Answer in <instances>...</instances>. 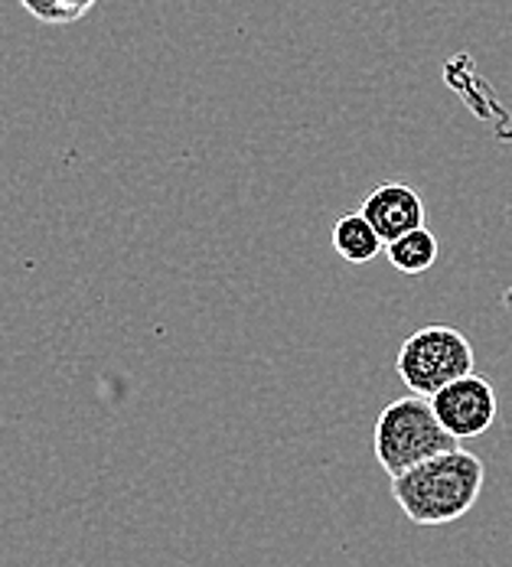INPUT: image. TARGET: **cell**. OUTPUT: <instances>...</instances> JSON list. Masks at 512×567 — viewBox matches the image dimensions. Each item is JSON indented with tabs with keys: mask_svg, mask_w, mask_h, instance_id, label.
I'll list each match as a JSON object with an SVG mask.
<instances>
[{
	"mask_svg": "<svg viewBox=\"0 0 512 567\" xmlns=\"http://www.w3.org/2000/svg\"><path fill=\"white\" fill-rule=\"evenodd\" d=\"M487 466L463 447L428 456L392 476V499L414 525L434 528L463 518L483 493Z\"/></svg>",
	"mask_w": 512,
	"mask_h": 567,
	"instance_id": "1",
	"label": "cell"
},
{
	"mask_svg": "<svg viewBox=\"0 0 512 567\" xmlns=\"http://www.w3.org/2000/svg\"><path fill=\"white\" fill-rule=\"evenodd\" d=\"M460 447L454 434L438 421L431 398L405 395L389 401L376 421L372 451L379 466L392 476L418 466L421 460Z\"/></svg>",
	"mask_w": 512,
	"mask_h": 567,
	"instance_id": "2",
	"label": "cell"
},
{
	"mask_svg": "<svg viewBox=\"0 0 512 567\" xmlns=\"http://www.w3.org/2000/svg\"><path fill=\"white\" fill-rule=\"evenodd\" d=\"M473 365H477V355H473L470 340L448 323H428L414 330L401 342L399 359H396L405 389L411 395L424 398L441 392L460 375H470Z\"/></svg>",
	"mask_w": 512,
	"mask_h": 567,
	"instance_id": "3",
	"label": "cell"
},
{
	"mask_svg": "<svg viewBox=\"0 0 512 567\" xmlns=\"http://www.w3.org/2000/svg\"><path fill=\"white\" fill-rule=\"evenodd\" d=\"M431 408L457 441H470L493 427L500 398H496V389L490 385V379L470 372V375L454 379L451 385H444L441 392H434Z\"/></svg>",
	"mask_w": 512,
	"mask_h": 567,
	"instance_id": "4",
	"label": "cell"
},
{
	"mask_svg": "<svg viewBox=\"0 0 512 567\" xmlns=\"http://www.w3.org/2000/svg\"><path fill=\"white\" fill-rule=\"evenodd\" d=\"M359 213L372 223V228L382 235L386 245L392 238L405 235V231H411V228L424 226V216H428L421 193L414 186H408V183H382V186H376L362 199Z\"/></svg>",
	"mask_w": 512,
	"mask_h": 567,
	"instance_id": "5",
	"label": "cell"
},
{
	"mask_svg": "<svg viewBox=\"0 0 512 567\" xmlns=\"http://www.w3.org/2000/svg\"><path fill=\"white\" fill-rule=\"evenodd\" d=\"M334 251L346 265H369L386 251V241L362 213H346L334 223Z\"/></svg>",
	"mask_w": 512,
	"mask_h": 567,
	"instance_id": "6",
	"label": "cell"
},
{
	"mask_svg": "<svg viewBox=\"0 0 512 567\" xmlns=\"http://www.w3.org/2000/svg\"><path fill=\"white\" fill-rule=\"evenodd\" d=\"M438 255H441V245H438V235L428 226L411 228L399 238H392L386 245V258L389 265L401 271V275H424L438 265Z\"/></svg>",
	"mask_w": 512,
	"mask_h": 567,
	"instance_id": "7",
	"label": "cell"
},
{
	"mask_svg": "<svg viewBox=\"0 0 512 567\" xmlns=\"http://www.w3.org/2000/svg\"><path fill=\"white\" fill-rule=\"evenodd\" d=\"M17 3L47 27H69L79 23L99 0H17Z\"/></svg>",
	"mask_w": 512,
	"mask_h": 567,
	"instance_id": "8",
	"label": "cell"
}]
</instances>
